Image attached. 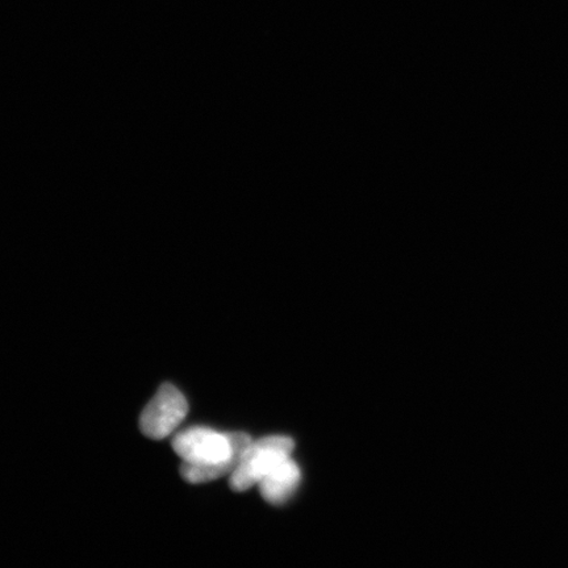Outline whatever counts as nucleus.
Returning a JSON list of instances; mask_svg holds the SVG:
<instances>
[{"label":"nucleus","mask_w":568,"mask_h":568,"mask_svg":"<svg viewBox=\"0 0 568 568\" xmlns=\"http://www.w3.org/2000/svg\"><path fill=\"white\" fill-rule=\"evenodd\" d=\"M302 474L296 462L288 457L276 465L264 479L258 483L261 494L264 499L280 506L286 503L300 487Z\"/></svg>","instance_id":"nucleus-4"},{"label":"nucleus","mask_w":568,"mask_h":568,"mask_svg":"<svg viewBox=\"0 0 568 568\" xmlns=\"http://www.w3.org/2000/svg\"><path fill=\"white\" fill-rule=\"evenodd\" d=\"M187 414L186 397L180 389L165 383L142 410L140 429L149 438L163 439L172 435Z\"/></svg>","instance_id":"nucleus-3"},{"label":"nucleus","mask_w":568,"mask_h":568,"mask_svg":"<svg viewBox=\"0 0 568 568\" xmlns=\"http://www.w3.org/2000/svg\"><path fill=\"white\" fill-rule=\"evenodd\" d=\"M294 446L293 439L283 436L261 438L252 443L243 460L231 475L233 491L243 493L258 485L276 465L291 457Z\"/></svg>","instance_id":"nucleus-2"},{"label":"nucleus","mask_w":568,"mask_h":568,"mask_svg":"<svg viewBox=\"0 0 568 568\" xmlns=\"http://www.w3.org/2000/svg\"><path fill=\"white\" fill-rule=\"evenodd\" d=\"M252 443L246 433H220L195 426L178 433L173 449L183 460L182 478L201 485L232 475Z\"/></svg>","instance_id":"nucleus-1"}]
</instances>
